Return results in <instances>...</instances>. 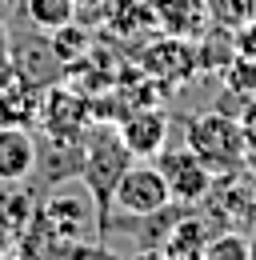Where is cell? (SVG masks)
Masks as SVG:
<instances>
[{
	"label": "cell",
	"instance_id": "1",
	"mask_svg": "<svg viewBox=\"0 0 256 260\" xmlns=\"http://www.w3.org/2000/svg\"><path fill=\"white\" fill-rule=\"evenodd\" d=\"M40 224L48 228L60 244V252H92V244H80V236L92 240L104 228V212L96 204V196L88 192V184H60L52 196L40 200V208L32 212Z\"/></svg>",
	"mask_w": 256,
	"mask_h": 260
},
{
	"label": "cell",
	"instance_id": "2",
	"mask_svg": "<svg viewBox=\"0 0 256 260\" xmlns=\"http://www.w3.org/2000/svg\"><path fill=\"white\" fill-rule=\"evenodd\" d=\"M184 148H192L212 176L240 172L248 164V144H244L240 120L220 112V108L200 112V116H192L188 124H184Z\"/></svg>",
	"mask_w": 256,
	"mask_h": 260
},
{
	"label": "cell",
	"instance_id": "3",
	"mask_svg": "<svg viewBox=\"0 0 256 260\" xmlns=\"http://www.w3.org/2000/svg\"><path fill=\"white\" fill-rule=\"evenodd\" d=\"M128 160H132V152L124 148L116 124H108V128H88V136H84V168H80V180H84L88 192L96 196L100 212L108 208V192H112L116 176L128 168Z\"/></svg>",
	"mask_w": 256,
	"mask_h": 260
},
{
	"label": "cell",
	"instance_id": "4",
	"mask_svg": "<svg viewBox=\"0 0 256 260\" xmlns=\"http://www.w3.org/2000/svg\"><path fill=\"white\" fill-rule=\"evenodd\" d=\"M108 204L124 216H160L168 204H172V192H168V180L164 172L152 164H128L124 172L116 176L112 192H108Z\"/></svg>",
	"mask_w": 256,
	"mask_h": 260
},
{
	"label": "cell",
	"instance_id": "5",
	"mask_svg": "<svg viewBox=\"0 0 256 260\" xmlns=\"http://www.w3.org/2000/svg\"><path fill=\"white\" fill-rule=\"evenodd\" d=\"M204 216L216 228H236V232H256V180L240 172H228L212 180V192L204 196Z\"/></svg>",
	"mask_w": 256,
	"mask_h": 260
},
{
	"label": "cell",
	"instance_id": "6",
	"mask_svg": "<svg viewBox=\"0 0 256 260\" xmlns=\"http://www.w3.org/2000/svg\"><path fill=\"white\" fill-rule=\"evenodd\" d=\"M156 168L164 172V180H168V192L176 204H204V196L212 192V172L200 164V156L192 152V148H164L156 156Z\"/></svg>",
	"mask_w": 256,
	"mask_h": 260
},
{
	"label": "cell",
	"instance_id": "7",
	"mask_svg": "<svg viewBox=\"0 0 256 260\" xmlns=\"http://www.w3.org/2000/svg\"><path fill=\"white\" fill-rule=\"evenodd\" d=\"M40 128L48 132L52 140H60V144H72L80 132H88V120H92V112H88V100L80 96V92H72V88H52V92H44L40 100Z\"/></svg>",
	"mask_w": 256,
	"mask_h": 260
},
{
	"label": "cell",
	"instance_id": "8",
	"mask_svg": "<svg viewBox=\"0 0 256 260\" xmlns=\"http://www.w3.org/2000/svg\"><path fill=\"white\" fill-rule=\"evenodd\" d=\"M140 60H144V76H156L164 84H180L200 68L196 44H188V36H172V32L152 40Z\"/></svg>",
	"mask_w": 256,
	"mask_h": 260
},
{
	"label": "cell",
	"instance_id": "9",
	"mask_svg": "<svg viewBox=\"0 0 256 260\" xmlns=\"http://www.w3.org/2000/svg\"><path fill=\"white\" fill-rule=\"evenodd\" d=\"M116 132H120L124 148L136 160H156L160 152L168 148V112H160V108H136V112L120 116Z\"/></svg>",
	"mask_w": 256,
	"mask_h": 260
},
{
	"label": "cell",
	"instance_id": "10",
	"mask_svg": "<svg viewBox=\"0 0 256 260\" xmlns=\"http://www.w3.org/2000/svg\"><path fill=\"white\" fill-rule=\"evenodd\" d=\"M40 164V148L24 124H0V184L28 180Z\"/></svg>",
	"mask_w": 256,
	"mask_h": 260
},
{
	"label": "cell",
	"instance_id": "11",
	"mask_svg": "<svg viewBox=\"0 0 256 260\" xmlns=\"http://www.w3.org/2000/svg\"><path fill=\"white\" fill-rule=\"evenodd\" d=\"M212 232H216V224H212L204 212H196V216H180L176 224L164 232L160 252H164L168 260H200Z\"/></svg>",
	"mask_w": 256,
	"mask_h": 260
},
{
	"label": "cell",
	"instance_id": "12",
	"mask_svg": "<svg viewBox=\"0 0 256 260\" xmlns=\"http://www.w3.org/2000/svg\"><path fill=\"white\" fill-rule=\"evenodd\" d=\"M40 100H44V88L20 72L8 88H0V124H24V128H32L36 116H40Z\"/></svg>",
	"mask_w": 256,
	"mask_h": 260
},
{
	"label": "cell",
	"instance_id": "13",
	"mask_svg": "<svg viewBox=\"0 0 256 260\" xmlns=\"http://www.w3.org/2000/svg\"><path fill=\"white\" fill-rule=\"evenodd\" d=\"M148 8L156 16V24L172 36H200L208 28L204 0H148Z\"/></svg>",
	"mask_w": 256,
	"mask_h": 260
},
{
	"label": "cell",
	"instance_id": "14",
	"mask_svg": "<svg viewBox=\"0 0 256 260\" xmlns=\"http://www.w3.org/2000/svg\"><path fill=\"white\" fill-rule=\"evenodd\" d=\"M20 8H24V16H28L32 24L44 28V32H52L60 24H72L76 12H80L76 0H20Z\"/></svg>",
	"mask_w": 256,
	"mask_h": 260
},
{
	"label": "cell",
	"instance_id": "15",
	"mask_svg": "<svg viewBox=\"0 0 256 260\" xmlns=\"http://www.w3.org/2000/svg\"><path fill=\"white\" fill-rule=\"evenodd\" d=\"M252 256V236L248 232H236V228H216L204 244V256L200 260H248Z\"/></svg>",
	"mask_w": 256,
	"mask_h": 260
},
{
	"label": "cell",
	"instance_id": "16",
	"mask_svg": "<svg viewBox=\"0 0 256 260\" xmlns=\"http://www.w3.org/2000/svg\"><path fill=\"white\" fill-rule=\"evenodd\" d=\"M204 12H208V24L236 32L256 20V0H204Z\"/></svg>",
	"mask_w": 256,
	"mask_h": 260
},
{
	"label": "cell",
	"instance_id": "17",
	"mask_svg": "<svg viewBox=\"0 0 256 260\" xmlns=\"http://www.w3.org/2000/svg\"><path fill=\"white\" fill-rule=\"evenodd\" d=\"M84 48H88V32H84L76 20L52 28V52H56V60H80Z\"/></svg>",
	"mask_w": 256,
	"mask_h": 260
},
{
	"label": "cell",
	"instance_id": "18",
	"mask_svg": "<svg viewBox=\"0 0 256 260\" xmlns=\"http://www.w3.org/2000/svg\"><path fill=\"white\" fill-rule=\"evenodd\" d=\"M240 132H244V144H248V156H256V96L244 100V108H240Z\"/></svg>",
	"mask_w": 256,
	"mask_h": 260
},
{
	"label": "cell",
	"instance_id": "19",
	"mask_svg": "<svg viewBox=\"0 0 256 260\" xmlns=\"http://www.w3.org/2000/svg\"><path fill=\"white\" fill-rule=\"evenodd\" d=\"M16 76H20V68H16V60H12V52L4 48V52H0V88H8Z\"/></svg>",
	"mask_w": 256,
	"mask_h": 260
},
{
	"label": "cell",
	"instance_id": "20",
	"mask_svg": "<svg viewBox=\"0 0 256 260\" xmlns=\"http://www.w3.org/2000/svg\"><path fill=\"white\" fill-rule=\"evenodd\" d=\"M4 48H8V36H4V28H0V52H4Z\"/></svg>",
	"mask_w": 256,
	"mask_h": 260
},
{
	"label": "cell",
	"instance_id": "21",
	"mask_svg": "<svg viewBox=\"0 0 256 260\" xmlns=\"http://www.w3.org/2000/svg\"><path fill=\"white\" fill-rule=\"evenodd\" d=\"M76 4H80V8H84V4H100V0H76Z\"/></svg>",
	"mask_w": 256,
	"mask_h": 260
},
{
	"label": "cell",
	"instance_id": "22",
	"mask_svg": "<svg viewBox=\"0 0 256 260\" xmlns=\"http://www.w3.org/2000/svg\"><path fill=\"white\" fill-rule=\"evenodd\" d=\"M0 4H4V0H0Z\"/></svg>",
	"mask_w": 256,
	"mask_h": 260
}]
</instances>
